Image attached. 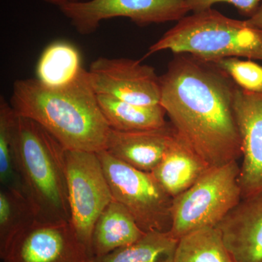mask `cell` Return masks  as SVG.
I'll return each mask as SVG.
<instances>
[{
    "mask_svg": "<svg viewBox=\"0 0 262 262\" xmlns=\"http://www.w3.org/2000/svg\"><path fill=\"white\" fill-rule=\"evenodd\" d=\"M160 104L176 133L210 168L242 157L236 84L212 62L175 54L160 76Z\"/></svg>",
    "mask_w": 262,
    "mask_h": 262,
    "instance_id": "6da1fadb",
    "label": "cell"
},
{
    "mask_svg": "<svg viewBox=\"0 0 262 262\" xmlns=\"http://www.w3.org/2000/svg\"><path fill=\"white\" fill-rule=\"evenodd\" d=\"M10 103L18 116L37 122L65 149H106L111 128L84 69L60 87L46 85L37 78L15 80Z\"/></svg>",
    "mask_w": 262,
    "mask_h": 262,
    "instance_id": "7a4b0ae2",
    "label": "cell"
},
{
    "mask_svg": "<svg viewBox=\"0 0 262 262\" xmlns=\"http://www.w3.org/2000/svg\"><path fill=\"white\" fill-rule=\"evenodd\" d=\"M65 150L37 122L19 116L17 172L39 222H70Z\"/></svg>",
    "mask_w": 262,
    "mask_h": 262,
    "instance_id": "3957f363",
    "label": "cell"
},
{
    "mask_svg": "<svg viewBox=\"0 0 262 262\" xmlns=\"http://www.w3.org/2000/svg\"><path fill=\"white\" fill-rule=\"evenodd\" d=\"M164 51L206 61L230 57L262 61V30L211 8L179 20L150 46L145 57Z\"/></svg>",
    "mask_w": 262,
    "mask_h": 262,
    "instance_id": "277c9868",
    "label": "cell"
},
{
    "mask_svg": "<svg viewBox=\"0 0 262 262\" xmlns=\"http://www.w3.org/2000/svg\"><path fill=\"white\" fill-rule=\"evenodd\" d=\"M237 161L212 168L185 192L173 198L170 234L179 239L206 227H216L242 199Z\"/></svg>",
    "mask_w": 262,
    "mask_h": 262,
    "instance_id": "5b68a950",
    "label": "cell"
},
{
    "mask_svg": "<svg viewBox=\"0 0 262 262\" xmlns=\"http://www.w3.org/2000/svg\"><path fill=\"white\" fill-rule=\"evenodd\" d=\"M115 201L125 207L144 232L171 229L173 198L150 172L143 171L112 156L97 152Z\"/></svg>",
    "mask_w": 262,
    "mask_h": 262,
    "instance_id": "8992f818",
    "label": "cell"
},
{
    "mask_svg": "<svg viewBox=\"0 0 262 262\" xmlns=\"http://www.w3.org/2000/svg\"><path fill=\"white\" fill-rule=\"evenodd\" d=\"M64 165L70 222L91 253L95 224L113 201V194L97 153L66 149Z\"/></svg>",
    "mask_w": 262,
    "mask_h": 262,
    "instance_id": "52a82bcc",
    "label": "cell"
},
{
    "mask_svg": "<svg viewBox=\"0 0 262 262\" xmlns=\"http://www.w3.org/2000/svg\"><path fill=\"white\" fill-rule=\"evenodd\" d=\"M79 34L96 32L108 19L127 18L136 25L179 21L189 12L184 0H89L58 7Z\"/></svg>",
    "mask_w": 262,
    "mask_h": 262,
    "instance_id": "ba28073f",
    "label": "cell"
},
{
    "mask_svg": "<svg viewBox=\"0 0 262 262\" xmlns=\"http://www.w3.org/2000/svg\"><path fill=\"white\" fill-rule=\"evenodd\" d=\"M3 262H92L70 222L34 220L0 252Z\"/></svg>",
    "mask_w": 262,
    "mask_h": 262,
    "instance_id": "9c48e42d",
    "label": "cell"
},
{
    "mask_svg": "<svg viewBox=\"0 0 262 262\" xmlns=\"http://www.w3.org/2000/svg\"><path fill=\"white\" fill-rule=\"evenodd\" d=\"M88 72L97 96L145 106L160 104V77L153 67L141 61L99 57Z\"/></svg>",
    "mask_w": 262,
    "mask_h": 262,
    "instance_id": "30bf717a",
    "label": "cell"
},
{
    "mask_svg": "<svg viewBox=\"0 0 262 262\" xmlns=\"http://www.w3.org/2000/svg\"><path fill=\"white\" fill-rule=\"evenodd\" d=\"M234 112L242 146L239 183L242 198L262 191V92L236 86Z\"/></svg>",
    "mask_w": 262,
    "mask_h": 262,
    "instance_id": "8fae6325",
    "label": "cell"
},
{
    "mask_svg": "<svg viewBox=\"0 0 262 262\" xmlns=\"http://www.w3.org/2000/svg\"><path fill=\"white\" fill-rule=\"evenodd\" d=\"M216 228L236 262H262V191L242 198Z\"/></svg>",
    "mask_w": 262,
    "mask_h": 262,
    "instance_id": "7c38bea8",
    "label": "cell"
},
{
    "mask_svg": "<svg viewBox=\"0 0 262 262\" xmlns=\"http://www.w3.org/2000/svg\"><path fill=\"white\" fill-rule=\"evenodd\" d=\"M173 134L174 128L170 123L152 130L111 129L105 150L123 163L151 173L161 161Z\"/></svg>",
    "mask_w": 262,
    "mask_h": 262,
    "instance_id": "4fadbf2b",
    "label": "cell"
},
{
    "mask_svg": "<svg viewBox=\"0 0 262 262\" xmlns=\"http://www.w3.org/2000/svg\"><path fill=\"white\" fill-rule=\"evenodd\" d=\"M211 168L174 130L163 158L151 173L173 198L194 185Z\"/></svg>",
    "mask_w": 262,
    "mask_h": 262,
    "instance_id": "5bb4252c",
    "label": "cell"
},
{
    "mask_svg": "<svg viewBox=\"0 0 262 262\" xmlns=\"http://www.w3.org/2000/svg\"><path fill=\"white\" fill-rule=\"evenodd\" d=\"M144 232L125 207L113 200L95 224L91 253L99 257L141 239Z\"/></svg>",
    "mask_w": 262,
    "mask_h": 262,
    "instance_id": "9a60e30c",
    "label": "cell"
},
{
    "mask_svg": "<svg viewBox=\"0 0 262 262\" xmlns=\"http://www.w3.org/2000/svg\"><path fill=\"white\" fill-rule=\"evenodd\" d=\"M98 104L110 128L118 131L152 130L165 126L161 104H135L105 96H97Z\"/></svg>",
    "mask_w": 262,
    "mask_h": 262,
    "instance_id": "2e32d148",
    "label": "cell"
},
{
    "mask_svg": "<svg viewBox=\"0 0 262 262\" xmlns=\"http://www.w3.org/2000/svg\"><path fill=\"white\" fill-rule=\"evenodd\" d=\"M178 243L169 232H146L134 244L94 257L92 262H173Z\"/></svg>",
    "mask_w": 262,
    "mask_h": 262,
    "instance_id": "e0dca14e",
    "label": "cell"
},
{
    "mask_svg": "<svg viewBox=\"0 0 262 262\" xmlns=\"http://www.w3.org/2000/svg\"><path fill=\"white\" fill-rule=\"evenodd\" d=\"M77 48L70 43L56 42L50 45L38 61V80L50 87H60L77 78L82 70Z\"/></svg>",
    "mask_w": 262,
    "mask_h": 262,
    "instance_id": "ac0fdd59",
    "label": "cell"
},
{
    "mask_svg": "<svg viewBox=\"0 0 262 262\" xmlns=\"http://www.w3.org/2000/svg\"><path fill=\"white\" fill-rule=\"evenodd\" d=\"M173 262H236L216 227L194 231L179 239Z\"/></svg>",
    "mask_w": 262,
    "mask_h": 262,
    "instance_id": "d6986e66",
    "label": "cell"
},
{
    "mask_svg": "<svg viewBox=\"0 0 262 262\" xmlns=\"http://www.w3.org/2000/svg\"><path fill=\"white\" fill-rule=\"evenodd\" d=\"M19 116L4 96L0 98V182L22 191L16 168Z\"/></svg>",
    "mask_w": 262,
    "mask_h": 262,
    "instance_id": "ffe728a7",
    "label": "cell"
},
{
    "mask_svg": "<svg viewBox=\"0 0 262 262\" xmlns=\"http://www.w3.org/2000/svg\"><path fill=\"white\" fill-rule=\"evenodd\" d=\"M36 220L32 206L20 189L2 187L0 190V252L20 231Z\"/></svg>",
    "mask_w": 262,
    "mask_h": 262,
    "instance_id": "44dd1931",
    "label": "cell"
},
{
    "mask_svg": "<svg viewBox=\"0 0 262 262\" xmlns=\"http://www.w3.org/2000/svg\"><path fill=\"white\" fill-rule=\"evenodd\" d=\"M210 62L225 72L241 89L248 92H262V66L237 57Z\"/></svg>",
    "mask_w": 262,
    "mask_h": 262,
    "instance_id": "7402d4cb",
    "label": "cell"
},
{
    "mask_svg": "<svg viewBox=\"0 0 262 262\" xmlns=\"http://www.w3.org/2000/svg\"><path fill=\"white\" fill-rule=\"evenodd\" d=\"M262 0H184L189 11L193 13L211 9L213 5L227 3L237 8L241 15L251 18L257 11Z\"/></svg>",
    "mask_w": 262,
    "mask_h": 262,
    "instance_id": "603a6c76",
    "label": "cell"
},
{
    "mask_svg": "<svg viewBox=\"0 0 262 262\" xmlns=\"http://www.w3.org/2000/svg\"><path fill=\"white\" fill-rule=\"evenodd\" d=\"M247 21L253 27L262 30V1L257 11L255 13L252 17L248 18Z\"/></svg>",
    "mask_w": 262,
    "mask_h": 262,
    "instance_id": "cb8c5ba5",
    "label": "cell"
},
{
    "mask_svg": "<svg viewBox=\"0 0 262 262\" xmlns=\"http://www.w3.org/2000/svg\"><path fill=\"white\" fill-rule=\"evenodd\" d=\"M44 3L56 5V6L60 7L61 5L67 4V3H74V2L80 1V0H42Z\"/></svg>",
    "mask_w": 262,
    "mask_h": 262,
    "instance_id": "d4e9b609",
    "label": "cell"
}]
</instances>
